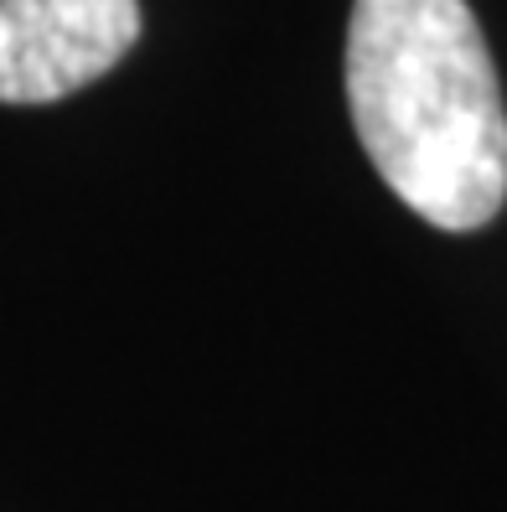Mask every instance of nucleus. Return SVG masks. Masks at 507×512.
Listing matches in <instances>:
<instances>
[{
	"label": "nucleus",
	"mask_w": 507,
	"mask_h": 512,
	"mask_svg": "<svg viewBox=\"0 0 507 512\" xmlns=\"http://www.w3.org/2000/svg\"><path fill=\"white\" fill-rule=\"evenodd\" d=\"M347 104L383 187L430 228L502 213L507 109L466 0H352Z\"/></svg>",
	"instance_id": "nucleus-1"
},
{
	"label": "nucleus",
	"mask_w": 507,
	"mask_h": 512,
	"mask_svg": "<svg viewBox=\"0 0 507 512\" xmlns=\"http://www.w3.org/2000/svg\"><path fill=\"white\" fill-rule=\"evenodd\" d=\"M140 0H0V104H52L140 42Z\"/></svg>",
	"instance_id": "nucleus-2"
}]
</instances>
